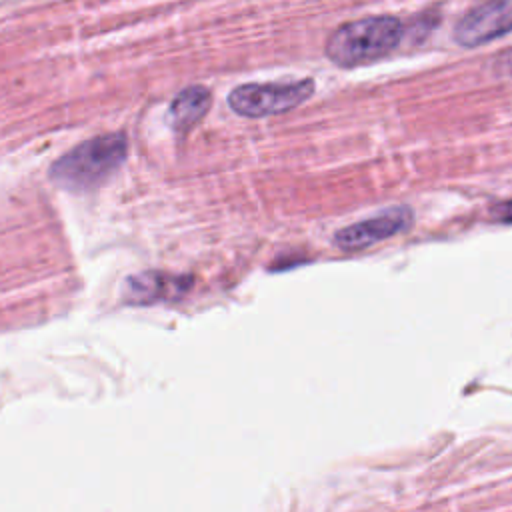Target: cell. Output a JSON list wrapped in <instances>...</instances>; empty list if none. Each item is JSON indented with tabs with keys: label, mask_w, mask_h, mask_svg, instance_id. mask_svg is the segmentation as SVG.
<instances>
[{
	"label": "cell",
	"mask_w": 512,
	"mask_h": 512,
	"mask_svg": "<svg viewBox=\"0 0 512 512\" xmlns=\"http://www.w3.org/2000/svg\"><path fill=\"white\" fill-rule=\"evenodd\" d=\"M126 152L128 140L122 132L96 136L60 156L48 174L62 188L86 190L104 182L124 162Z\"/></svg>",
	"instance_id": "cell-1"
},
{
	"label": "cell",
	"mask_w": 512,
	"mask_h": 512,
	"mask_svg": "<svg viewBox=\"0 0 512 512\" xmlns=\"http://www.w3.org/2000/svg\"><path fill=\"white\" fill-rule=\"evenodd\" d=\"M402 38V22L394 16H366L338 26L326 40V56L344 68L386 56Z\"/></svg>",
	"instance_id": "cell-2"
},
{
	"label": "cell",
	"mask_w": 512,
	"mask_h": 512,
	"mask_svg": "<svg viewBox=\"0 0 512 512\" xmlns=\"http://www.w3.org/2000/svg\"><path fill=\"white\" fill-rule=\"evenodd\" d=\"M314 92V80L304 78L296 82H268L242 84L228 96V106L248 118H262L280 114L300 106Z\"/></svg>",
	"instance_id": "cell-3"
},
{
	"label": "cell",
	"mask_w": 512,
	"mask_h": 512,
	"mask_svg": "<svg viewBox=\"0 0 512 512\" xmlns=\"http://www.w3.org/2000/svg\"><path fill=\"white\" fill-rule=\"evenodd\" d=\"M512 30V0L486 2L468 10L454 26V40L472 48L500 38Z\"/></svg>",
	"instance_id": "cell-4"
},
{
	"label": "cell",
	"mask_w": 512,
	"mask_h": 512,
	"mask_svg": "<svg viewBox=\"0 0 512 512\" xmlns=\"http://www.w3.org/2000/svg\"><path fill=\"white\" fill-rule=\"evenodd\" d=\"M410 220H412V214L408 208L394 206L382 214H376L368 220H360L356 224H350L338 230L334 234V244L346 252L362 250L402 232L404 228H408Z\"/></svg>",
	"instance_id": "cell-5"
},
{
	"label": "cell",
	"mask_w": 512,
	"mask_h": 512,
	"mask_svg": "<svg viewBox=\"0 0 512 512\" xmlns=\"http://www.w3.org/2000/svg\"><path fill=\"white\" fill-rule=\"evenodd\" d=\"M192 278L172 276L164 272H142L126 280V300L136 304H148L156 300H172L188 290Z\"/></svg>",
	"instance_id": "cell-6"
},
{
	"label": "cell",
	"mask_w": 512,
	"mask_h": 512,
	"mask_svg": "<svg viewBox=\"0 0 512 512\" xmlns=\"http://www.w3.org/2000/svg\"><path fill=\"white\" fill-rule=\"evenodd\" d=\"M212 94L206 86H188L170 104L168 120L174 130H190L210 108Z\"/></svg>",
	"instance_id": "cell-7"
},
{
	"label": "cell",
	"mask_w": 512,
	"mask_h": 512,
	"mask_svg": "<svg viewBox=\"0 0 512 512\" xmlns=\"http://www.w3.org/2000/svg\"><path fill=\"white\" fill-rule=\"evenodd\" d=\"M492 216H494L498 222H506V224H510V222H512V200H510V202H504V204L494 206Z\"/></svg>",
	"instance_id": "cell-8"
}]
</instances>
